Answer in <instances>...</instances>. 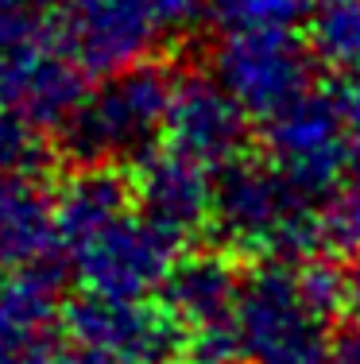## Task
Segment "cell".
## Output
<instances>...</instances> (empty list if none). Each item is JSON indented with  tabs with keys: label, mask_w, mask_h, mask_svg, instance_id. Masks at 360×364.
I'll return each mask as SVG.
<instances>
[{
	"label": "cell",
	"mask_w": 360,
	"mask_h": 364,
	"mask_svg": "<svg viewBox=\"0 0 360 364\" xmlns=\"http://www.w3.org/2000/svg\"><path fill=\"white\" fill-rule=\"evenodd\" d=\"M213 240L221 252L256 264H306L325 237V210L263 155H244L217 171Z\"/></svg>",
	"instance_id": "cell-1"
},
{
	"label": "cell",
	"mask_w": 360,
	"mask_h": 364,
	"mask_svg": "<svg viewBox=\"0 0 360 364\" xmlns=\"http://www.w3.org/2000/svg\"><path fill=\"white\" fill-rule=\"evenodd\" d=\"M178 74L159 58L132 70L101 77L97 90H85L78 109L55 132L58 151L78 167H140L163 147L167 112Z\"/></svg>",
	"instance_id": "cell-2"
},
{
	"label": "cell",
	"mask_w": 360,
	"mask_h": 364,
	"mask_svg": "<svg viewBox=\"0 0 360 364\" xmlns=\"http://www.w3.org/2000/svg\"><path fill=\"white\" fill-rule=\"evenodd\" d=\"M333 314L318 306L298 264H256L244 272L236 337L244 364H325Z\"/></svg>",
	"instance_id": "cell-3"
},
{
	"label": "cell",
	"mask_w": 360,
	"mask_h": 364,
	"mask_svg": "<svg viewBox=\"0 0 360 364\" xmlns=\"http://www.w3.org/2000/svg\"><path fill=\"white\" fill-rule=\"evenodd\" d=\"M178 248L182 245L156 229L136 205V210L105 221L101 229L70 240L62 248V259L82 294L140 302L163 291L170 267L178 264Z\"/></svg>",
	"instance_id": "cell-4"
},
{
	"label": "cell",
	"mask_w": 360,
	"mask_h": 364,
	"mask_svg": "<svg viewBox=\"0 0 360 364\" xmlns=\"http://www.w3.org/2000/svg\"><path fill=\"white\" fill-rule=\"evenodd\" d=\"M244 272L221 248L178 256L159 302L182 329L178 364H244L236 337V302Z\"/></svg>",
	"instance_id": "cell-5"
},
{
	"label": "cell",
	"mask_w": 360,
	"mask_h": 364,
	"mask_svg": "<svg viewBox=\"0 0 360 364\" xmlns=\"http://www.w3.org/2000/svg\"><path fill=\"white\" fill-rule=\"evenodd\" d=\"M318 55L298 31H233L213 50V77L260 124L318 90Z\"/></svg>",
	"instance_id": "cell-6"
},
{
	"label": "cell",
	"mask_w": 360,
	"mask_h": 364,
	"mask_svg": "<svg viewBox=\"0 0 360 364\" xmlns=\"http://www.w3.org/2000/svg\"><path fill=\"white\" fill-rule=\"evenodd\" d=\"M260 155L318 202L325 194L333 198L345 186L353 163V136L341 93L314 90L298 105L260 124Z\"/></svg>",
	"instance_id": "cell-7"
},
{
	"label": "cell",
	"mask_w": 360,
	"mask_h": 364,
	"mask_svg": "<svg viewBox=\"0 0 360 364\" xmlns=\"http://www.w3.org/2000/svg\"><path fill=\"white\" fill-rule=\"evenodd\" d=\"M58 326L74 349L93 353L109 364H163L182 349V329L159 299L116 302L78 294L62 306Z\"/></svg>",
	"instance_id": "cell-8"
},
{
	"label": "cell",
	"mask_w": 360,
	"mask_h": 364,
	"mask_svg": "<svg viewBox=\"0 0 360 364\" xmlns=\"http://www.w3.org/2000/svg\"><path fill=\"white\" fill-rule=\"evenodd\" d=\"M55 31L85 77H109L151 63L167 39L140 0H62L55 8Z\"/></svg>",
	"instance_id": "cell-9"
},
{
	"label": "cell",
	"mask_w": 360,
	"mask_h": 364,
	"mask_svg": "<svg viewBox=\"0 0 360 364\" xmlns=\"http://www.w3.org/2000/svg\"><path fill=\"white\" fill-rule=\"evenodd\" d=\"M248 120L213 74H178L163 147L217 175L248 155Z\"/></svg>",
	"instance_id": "cell-10"
},
{
	"label": "cell",
	"mask_w": 360,
	"mask_h": 364,
	"mask_svg": "<svg viewBox=\"0 0 360 364\" xmlns=\"http://www.w3.org/2000/svg\"><path fill=\"white\" fill-rule=\"evenodd\" d=\"M136 182V205L156 229L170 240L186 245L198 232H209L213 225V194H217V175L182 159V155L159 147L148 163L132 171Z\"/></svg>",
	"instance_id": "cell-11"
},
{
	"label": "cell",
	"mask_w": 360,
	"mask_h": 364,
	"mask_svg": "<svg viewBox=\"0 0 360 364\" xmlns=\"http://www.w3.org/2000/svg\"><path fill=\"white\" fill-rule=\"evenodd\" d=\"M55 252V194H47L39 178L0 175V283L50 267Z\"/></svg>",
	"instance_id": "cell-12"
},
{
	"label": "cell",
	"mask_w": 360,
	"mask_h": 364,
	"mask_svg": "<svg viewBox=\"0 0 360 364\" xmlns=\"http://www.w3.org/2000/svg\"><path fill=\"white\" fill-rule=\"evenodd\" d=\"M62 318L58 306V264L12 275L0 283V360L28 345L47 341L50 322Z\"/></svg>",
	"instance_id": "cell-13"
},
{
	"label": "cell",
	"mask_w": 360,
	"mask_h": 364,
	"mask_svg": "<svg viewBox=\"0 0 360 364\" xmlns=\"http://www.w3.org/2000/svg\"><path fill=\"white\" fill-rule=\"evenodd\" d=\"M306 43L341 82H360V0H322L306 23Z\"/></svg>",
	"instance_id": "cell-14"
},
{
	"label": "cell",
	"mask_w": 360,
	"mask_h": 364,
	"mask_svg": "<svg viewBox=\"0 0 360 364\" xmlns=\"http://www.w3.org/2000/svg\"><path fill=\"white\" fill-rule=\"evenodd\" d=\"M322 0H209V16L233 31H295L310 23Z\"/></svg>",
	"instance_id": "cell-15"
},
{
	"label": "cell",
	"mask_w": 360,
	"mask_h": 364,
	"mask_svg": "<svg viewBox=\"0 0 360 364\" xmlns=\"http://www.w3.org/2000/svg\"><path fill=\"white\" fill-rule=\"evenodd\" d=\"M50 144L47 128H39L36 120L20 117V112L0 109V175H23L39 178L43 167L50 163Z\"/></svg>",
	"instance_id": "cell-16"
},
{
	"label": "cell",
	"mask_w": 360,
	"mask_h": 364,
	"mask_svg": "<svg viewBox=\"0 0 360 364\" xmlns=\"http://www.w3.org/2000/svg\"><path fill=\"white\" fill-rule=\"evenodd\" d=\"M151 12V20L163 28V36H186L198 23L202 12H209V0H140Z\"/></svg>",
	"instance_id": "cell-17"
},
{
	"label": "cell",
	"mask_w": 360,
	"mask_h": 364,
	"mask_svg": "<svg viewBox=\"0 0 360 364\" xmlns=\"http://www.w3.org/2000/svg\"><path fill=\"white\" fill-rule=\"evenodd\" d=\"M341 105L349 117V136H353V163H349V190H360V82H341Z\"/></svg>",
	"instance_id": "cell-18"
},
{
	"label": "cell",
	"mask_w": 360,
	"mask_h": 364,
	"mask_svg": "<svg viewBox=\"0 0 360 364\" xmlns=\"http://www.w3.org/2000/svg\"><path fill=\"white\" fill-rule=\"evenodd\" d=\"M66 360H70V349H62V345H55L47 337L39 345H28V349L12 353V357L0 360V364H66Z\"/></svg>",
	"instance_id": "cell-19"
},
{
	"label": "cell",
	"mask_w": 360,
	"mask_h": 364,
	"mask_svg": "<svg viewBox=\"0 0 360 364\" xmlns=\"http://www.w3.org/2000/svg\"><path fill=\"white\" fill-rule=\"evenodd\" d=\"M345 314L353 318V326L360 333V259L349 267V279H345Z\"/></svg>",
	"instance_id": "cell-20"
},
{
	"label": "cell",
	"mask_w": 360,
	"mask_h": 364,
	"mask_svg": "<svg viewBox=\"0 0 360 364\" xmlns=\"http://www.w3.org/2000/svg\"><path fill=\"white\" fill-rule=\"evenodd\" d=\"M325 364H360V333H349L341 341H333Z\"/></svg>",
	"instance_id": "cell-21"
}]
</instances>
